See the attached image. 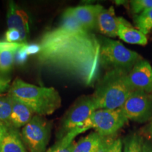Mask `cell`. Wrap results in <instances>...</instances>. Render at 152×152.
<instances>
[{"mask_svg":"<svg viewBox=\"0 0 152 152\" xmlns=\"http://www.w3.org/2000/svg\"><path fill=\"white\" fill-rule=\"evenodd\" d=\"M101 42V66L111 69L123 70L129 73L140 62L142 57L126 48L119 41L102 38Z\"/></svg>","mask_w":152,"mask_h":152,"instance_id":"obj_5","label":"cell"},{"mask_svg":"<svg viewBox=\"0 0 152 152\" xmlns=\"http://www.w3.org/2000/svg\"><path fill=\"white\" fill-rule=\"evenodd\" d=\"M128 121L121 108L98 109L90 118L92 128H94L96 132L104 137H112Z\"/></svg>","mask_w":152,"mask_h":152,"instance_id":"obj_7","label":"cell"},{"mask_svg":"<svg viewBox=\"0 0 152 152\" xmlns=\"http://www.w3.org/2000/svg\"><path fill=\"white\" fill-rule=\"evenodd\" d=\"M8 29H15L20 33L21 43L27 44L29 35V18L25 12L13 1L9 4L7 11Z\"/></svg>","mask_w":152,"mask_h":152,"instance_id":"obj_11","label":"cell"},{"mask_svg":"<svg viewBox=\"0 0 152 152\" xmlns=\"http://www.w3.org/2000/svg\"><path fill=\"white\" fill-rule=\"evenodd\" d=\"M118 36L125 42L133 45H146L148 42L147 36L140 30L133 28L131 24L120 25Z\"/></svg>","mask_w":152,"mask_h":152,"instance_id":"obj_16","label":"cell"},{"mask_svg":"<svg viewBox=\"0 0 152 152\" xmlns=\"http://www.w3.org/2000/svg\"><path fill=\"white\" fill-rule=\"evenodd\" d=\"M143 139L137 134L128 136L124 140L123 152H143Z\"/></svg>","mask_w":152,"mask_h":152,"instance_id":"obj_19","label":"cell"},{"mask_svg":"<svg viewBox=\"0 0 152 152\" xmlns=\"http://www.w3.org/2000/svg\"><path fill=\"white\" fill-rule=\"evenodd\" d=\"M128 72L111 69L96 87L93 99L98 109H117L123 105L133 91L128 80Z\"/></svg>","mask_w":152,"mask_h":152,"instance_id":"obj_3","label":"cell"},{"mask_svg":"<svg viewBox=\"0 0 152 152\" xmlns=\"http://www.w3.org/2000/svg\"><path fill=\"white\" fill-rule=\"evenodd\" d=\"M27 44L18 42H9L7 41H0V52L5 50L18 51L19 49L23 48Z\"/></svg>","mask_w":152,"mask_h":152,"instance_id":"obj_23","label":"cell"},{"mask_svg":"<svg viewBox=\"0 0 152 152\" xmlns=\"http://www.w3.org/2000/svg\"><path fill=\"white\" fill-rule=\"evenodd\" d=\"M9 94L41 116L51 115L61 106L59 93L54 87L37 86L20 78L13 82Z\"/></svg>","mask_w":152,"mask_h":152,"instance_id":"obj_2","label":"cell"},{"mask_svg":"<svg viewBox=\"0 0 152 152\" xmlns=\"http://www.w3.org/2000/svg\"><path fill=\"white\" fill-rule=\"evenodd\" d=\"M11 98L12 103V111L10 117L11 127L15 128H23L35 116V113L28 106L12 96H11Z\"/></svg>","mask_w":152,"mask_h":152,"instance_id":"obj_14","label":"cell"},{"mask_svg":"<svg viewBox=\"0 0 152 152\" xmlns=\"http://www.w3.org/2000/svg\"><path fill=\"white\" fill-rule=\"evenodd\" d=\"M143 152H152V144L144 142L143 143Z\"/></svg>","mask_w":152,"mask_h":152,"instance_id":"obj_29","label":"cell"},{"mask_svg":"<svg viewBox=\"0 0 152 152\" xmlns=\"http://www.w3.org/2000/svg\"><path fill=\"white\" fill-rule=\"evenodd\" d=\"M9 128L10 127H9L4 122H3V121L0 120V145H1L3 138L4 137L5 134H7Z\"/></svg>","mask_w":152,"mask_h":152,"instance_id":"obj_27","label":"cell"},{"mask_svg":"<svg viewBox=\"0 0 152 152\" xmlns=\"http://www.w3.org/2000/svg\"><path fill=\"white\" fill-rule=\"evenodd\" d=\"M114 141L111 137H104L91 132L75 143L73 152H103Z\"/></svg>","mask_w":152,"mask_h":152,"instance_id":"obj_13","label":"cell"},{"mask_svg":"<svg viewBox=\"0 0 152 152\" xmlns=\"http://www.w3.org/2000/svg\"><path fill=\"white\" fill-rule=\"evenodd\" d=\"M37 54L40 65L73 77L85 85L97 80L101 42L71 15L64 13L59 26L45 32Z\"/></svg>","mask_w":152,"mask_h":152,"instance_id":"obj_1","label":"cell"},{"mask_svg":"<svg viewBox=\"0 0 152 152\" xmlns=\"http://www.w3.org/2000/svg\"><path fill=\"white\" fill-rule=\"evenodd\" d=\"M5 39L9 42L21 43L20 34L15 29H8L5 33Z\"/></svg>","mask_w":152,"mask_h":152,"instance_id":"obj_24","label":"cell"},{"mask_svg":"<svg viewBox=\"0 0 152 152\" xmlns=\"http://www.w3.org/2000/svg\"><path fill=\"white\" fill-rule=\"evenodd\" d=\"M128 80L133 92L152 94V68L149 63L145 60L138 62L128 73Z\"/></svg>","mask_w":152,"mask_h":152,"instance_id":"obj_9","label":"cell"},{"mask_svg":"<svg viewBox=\"0 0 152 152\" xmlns=\"http://www.w3.org/2000/svg\"><path fill=\"white\" fill-rule=\"evenodd\" d=\"M51 134V125L45 118L35 115L21 131L23 142L29 152H46Z\"/></svg>","mask_w":152,"mask_h":152,"instance_id":"obj_6","label":"cell"},{"mask_svg":"<svg viewBox=\"0 0 152 152\" xmlns=\"http://www.w3.org/2000/svg\"><path fill=\"white\" fill-rule=\"evenodd\" d=\"M123 142L121 139H116L103 152H122Z\"/></svg>","mask_w":152,"mask_h":152,"instance_id":"obj_25","label":"cell"},{"mask_svg":"<svg viewBox=\"0 0 152 152\" xmlns=\"http://www.w3.org/2000/svg\"><path fill=\"white\" fill-rule=\"evenodd\" d=\"M144 133L152 137V118L147 126L144 129Z\"/></svg>","mask_w":152,"mask_h":152,"instance_id":"obj_28","label":"cell"},{"mask_svg":"<svg viewBox=\"0 0 152 152\" xmlns=\"http://www.w3.org/2000/svg\"><path fill=\"white\" fill-rule=\"evenodd\" d=\"M18 51L5 50L0 52V72L7 73L12 68L15 61V56Z\"/></svg>","mask_w":152,"mask_h":152,"instance_id":"obj_20","label":"cell"},{"mask_svg":"<svg viewBox=\"0 0 152 152\" xmlns=\"http://www.w3.org/2000/svg\"><path fill=\"white\" fill-rule=\"evenodd\" d=\"M104 9L99 4L85 5L68 8L64 13L71 15L85 29L92 32L96 29L99 15Z\"/></svg>","mask_w":152,"mask_h":152,"instance_id":"obj_10","label":"cell"},{"mask_svg":"<svg viewBox=\"0 0 152 152\" xmlns=\"http://www.w3.org/2000/svg\"><path fill=\"white\" fill-rule=\"evenodd\" d=\"M136 27L139 30L147 35L152 30V9H147L134 18Z\"/></svg>","mask_w":152,"mask_h":152,"instance_id":"obj_17","label":"cell"},{"mask_svg":"<svg viewBox=\"0 0 152 152\" xmlns=\"http://www.w3.org/2000/svg\"><path fill=\"white\" fill-rule=\"evenodd\" d=\"M121 109L128 120L140 123L149 121L152 118V94L133 92Z\"/></svg>","mask_w":152,"mask_h":152,"instance_id":"obj_8","label":"cell"},{"mask_svg":"<svg viewBox=\"0 0 152 152\" xmlns=\"http://www.w3.org/2000/svg\"><path fill=\"white\" fill-rule=\"evenodd\" d=\"M0 152H27L21 134L17 128H9L0 145Z\"/></svg>","mask_w":152,"mask_h":152,"instance_id":"obj_15","label":"cell"},{"mask_svg":"<svg viewBox=\"0 0 152 152\" xmlns=\"http://www.w3.org/2000/svg\"><path fill=\"white\" fill-rule=\"evenodd\" d=\"M121 24L130 25L122 17L115 16V11L113 7L109 9H104L99 15L96 29L101 33L111 37H115L118 36V28Z\"/></svg>","mask_w":152,"mask_h":152,"instance_id":"obj_12","label":"cell"},{"mask_svg":"<svg viewBox=\"0 0 152 152\" xmlns=\"http://www.w3.org/2000/svg\"><path fill=\"white\" fill-rule=\"evenodd\" d=\"M96 110L92 95L79 98L63 121L58 140L66 135H70L74 139L77 134L92 128L90 118Z\"/></svg>","mask_w":152,"mask_h":152,"instance_id":"obj_4","label":"cell"},{"mask_svg":"<svg viewBox=\"0 0 152 152\" xmlns=\"http://www.w3.org/2000/svg\"><path fill=\"white\" fill-rule=\"evenodd\" d=\"M12 111V103L10 94H0V120L9 127L10 125V117Z\"/></svg>","mask_w":152,"mask_h":152,"instance_id":"obj_18","label":"cell"},{"mask_svg":"<svg viewBox=\"0 0 152 152\" xmlns=\"http://www.w3.org/2000/svg\"><path fill=\"white\" fill-rule=\"evenodd\" d=\"M75 143L73 140L64 137L58 140L55 145L51 147L46 152H73Z\"/></svg>","mask_w":152,"mask_h":152,"instance_id":"obj_21","label":"cell"},{"mask_svg":"<svg viewBox=\"0 0 152 152\" xmlns=\"http://www.w3.org/2000/svg\"><path fill=\"white\" fill-rule=\"evenodd\" d=\"M9 80L4 78L0 76V94L2 93L7 90H9L10 85H9Z\"/></svg>","mask_w":152,"mask_h":152,"instance_id":"obj_26","label":"cell"},{"mask_svg":"<svg viewBox=\"0 0 152 152\" xmlns=\"http://www.w3.org/2000/svg\"><path fill=\"white\" fill-rule=\"evenodd\" d=\"M132 12L139 14L142 11L152 9V0H134L130 3Z\"/></svg>","mask_w":152,"mask_h":152,"instance_id":"obj_22","label":"cell"}]
</instances>
